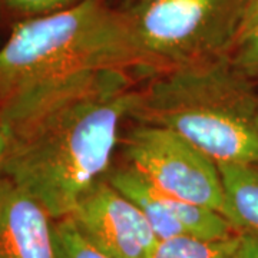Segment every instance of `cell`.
Returning a JSON list of instances; mask_svg holds the SVG:
<instances>
[{"mask_svg":"<svg viewBox=\"0 0 258 258\" xmlns=\"http://www.w3.org/2000/svg\"><path fill=\"white\" fill-rule=\"evenodd\" d=\"M258 26V0H245V8H244V16L240 29V39L242 35H245L251 29Z\"/></svg>","mask_w":258,"mask_h":258,"instance_id":"15","label":"cell"},{"mask_svg":"<svg viewBox=\"0 0 258 258\" xmlns=\"http://www.w3.org/2000/svg\"><path fill=\"white\" fill-rule=\"evenodd\" d=\"M238 234L225 240L178 237L159 241L152 258H238Z\"/></svg>","mask_w":258,"mask_h":258,"instance_id":"10","label":"cell"},{"mask_svg":"<svg viewBox=\"0 0 258 258\" xmlns=\"http://www.w3.org/2000/svg\"><path fill=\"white\" fill-rule=\"evenodd\" d=\"M129 118L171 129L220 164H258V88L230 56L152 72Z\"/></svg>","mask_w":258,"mask_h":258,"instance_id":"3","label":"cell"},{"mask_svg":"<svg viewBox=\"0 0 258 258\" xmlns=\"http://www.w3.org/2000/svg\"><path fill=\"white\" fill-rule=\"evenodd\" d=\"M106 179L142 211L159 241L178 237L225 240L238 234L221 212L161 192L126 164L111 169Z\"/></svg>","mask_w":258,"mask_h":258,"instance_id":"7","label":"cell"},{"mask_svg":"<svg viewBox=\"0 0 258 258\" xmlns=\"http://www.w3.org/2000/svg\"><path fill=\"white\" fill-rule=\"evenodd\" d=\"M238 258H258V234L238 232Z\"/></svg>","mask_w":258,"mask_h":258,"instance_id":"14","label":"cell"},{"mask_svg":"<svg viewBox=\"0 0 258 258\" xmlns=\"http://www.w3.org/2000/svg\"><path fill=\"white\" fill-rule=\"evenodd\" d=\"M122 154L126 165L161 192L224 211L225 192L218 164L174 131L138 123L123 139Z\"/></svg>","mask_w":258,"mask_h":258,"instance_id":"5","label":"cell"},{"mask_svg":"<svg viewBox=\"0 0 258 258\" xmlns=\"http://www.w3.org/2000/svg\"><path fill=\"white\" fill-rule=\"evenodd\" d=\"M68 217L111 258H152L159 242L147 217L106 176L83 194Z\"/></svg>","mask_w":258,"mask_h":258,"instance_id":"6","label":"cell"},{"mask_svg":"<svg viewBox=\"0 0 258 258\" xmlns=\"http://www.w3.org/2000/svg\"><path fill=\"white\" fill-rule=\"evenodd\" d=\"M56 258H111L93 247L69 217L53 221Z\"/></svg>","mask_w":258,"mask_h":258,"instance_id":"11","label":"cell"},{"mask_svg":"<svg viewBox=\"0 0 258 258\" xmlns=\"http://www.w3.org/2000/svg\"><path fill=\"white\" fill-rule=\"evenodd\" d=\"M225 204L222 215L237 232L258 234V164H220Z\"/></svg>","mask_w":258,"mask_h":258,"instance_id":"9","label":"cell"},{"mask_svg":"<svg viewBox=\"0 0 258 258\" xmlns=\"http://www.w3.org/2000/svg\"><path fill=\"white\" fill-rule=\"evenodd\" d=\"M230 59L241 74L258 88V26L237 40Z\"/></svg>","mask_w":258,"mask_h":258,"instance_id":"13","label":"cell"},{"mask_svg":"<svg viewBox=\"0 0 258 258\" xmlns=\"http://www.w3.org/2000/svg\"><path fill=\"white\" fill-rule=\"evenodd\" d=\"M105 69H145L129 18L102 0L12 26L0 46V122L6 135Z\"/></svg>","mask_w":258,"mask_h":258,"instance_id":"2","label":"cell"},{"mask_svg":"<svg viewBox=\"0 0 258 258\" xmlns=\"http://www.w3.org/2000/svg\"><path fill=\"white\" fill-rule=\"evenodd\" d=\"M129 2H131V5H134V3H137L139 0H129ZM131 5H129V6H131Z\"/></svg>","mask_w":258,"mask_h":258,"instance_id":"17","label":"cell"},{"mask_svg":"<svg viewBox=\"0 0 258 258\" xmlns=\"http://www.w3.org/2000/svg\"><path fill=\"white\" fill-rule=\"evenodd\" d=\"M81 0H0V18L13 20V25L26 19L46 16L69 9Z\"/></svg>","mask_w":258,"mask_h":258,"instance_id":"12","label":"cell"},{"mask_svg":"<svg viewBox=\"0 0 258 258\" xmlns=\"http://www.w3.org/2000/svg\"><path fill=\"white\" fill-rule=\"evenodd\" d=\"M53 221L37 200L0 176V258H56Z\"/></svg>","mask_w":258,"mask_h":258,"instance_id":"8","label":"cell"},{"mask_svg":"<svg viewBox=\"0 0 258 258\" xmlns=\"http://www.w3.org/2000/svg\"><path fill=\"white\" fill-rule=\"evenodd\" d=\"M245 0H139L125 10L148 72L230 56Z\"/></svg>","mask_w":258,"mask_h":258,"instance_id":"4","label":"cell"},{"mask_svg":"<svg viewBox=\"0 0 258 258\" xmlns=\"http://www.w3.org/2000/svg\"><path fill=\"white\" fill-rule=\"evenodd\" d=\"M137 88L125 69H105L50 101L8 134L2 176L42 204L53 220L111 171L120 123Z\"/></svg>","mask_w":258,"mask_h":258,"instance_id":"1","label":"cell"},{"mask_svg":"<svg viewBox=\"0 0 258 258\" xmlns=\"http://www.w3.org/2000/svg\"><path fill=\"white\" fill-rule=\"evenodd\" d=\"M8 151V135L5 132V128L0 122V176H2V169H3V162Z\"/></svg>","mask_w":258,"mask_h":258,"instance_id":"16","label":"cell"}]
</instances>
